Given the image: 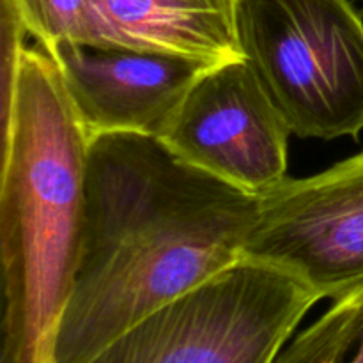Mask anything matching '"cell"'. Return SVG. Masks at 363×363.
Instances as JSON below:
<instances>
[{"label":"cell","instance_id":"8fae6325","mask_svg":"<svg viewBox=\"0 0 363 363\" xmlns=\"http://www.w3.org/2000/svg\"><path fill=\"white\" fill-rule=\"evenodd\" d=\"M30 34L14 0H0V152L7 147L13 130L14 106L20 85L21 62Z\"/></svg>","mask_w":363,"mask_h":363},{"label":"cell","instance_id":"52a82bcc","mask_svg":"<svg viewBox=\"0 0 363 363\" xmlns=\"http://www.w3.org/2000/svg\"><path fill=\"white\" fill-rule=\"evenodd\" d=\"M46 52L89 137H158L194 82L209 67L184 57L117 46L59 43Z\"/></svg>","mask_w":363,"mask_h":363},{"label":"cell","instance_id":"9c48e42d","mask_svg":"<svg viewBox=\"0 0 363 363\" xmlns=\"http://www.w3.org/2000/svg\"><path fill=\"white\" fill-rule=\"evenodd\" d=\"M273 363H363V284L333 301Z\"/></svg>","mask_w":363,"mask_h":363},{"label":"cell","instance_id":"6da1fadb","mask_svg":"<svg viewBox=\"0 0 363 363\" xmlns=\"http://www.w3.org/2000/svg\"><path fill=\"white\" fill-rule=\"evenodd\" d=\"M259 197L158 137H89L82 248L52 363H85L162 305L243 259Z\"/></svg>","mask_w":363,"mask_h":363},{"label":"cell","instance_id":"8992f818","mask_svg":"<svg viewBox=\"0 0 363 363\" xmlns=\"http://www.w3.org/2000/svg\"><path fill=\"white\" fill-rule=\"evenodd\" d=\"M289 135L240 59L202 71L158 138L190 165L261 197L287 177Z\"/></svg>","mask_w":363,"mask_h":363},{"label":"cell","instance_id":"3957f363","mask_svg":"<svg viewBox=\"0 0 363 363\" xmlns=\"http://www.w3.org/2000/svg\"><path fill=\"white\" fill-rule=\"evenodd\" d=\"M238 43L291 135L363 131V18L350 0H238Z\"/></svg>","mask_w":363,"mask_h":363},{"label":"cell","instance_id":"ba28073f","mask_svg":"<svg viewBox=\"0 0 363 363\" xmlns=\"http://www.w3.org/2000/svg\"><path fill=\"white\" fill-rule=\"evenodd\" d=\"M106 46L184 57L204 66L243 59L238 0H92Z\"/></svg>","mask_w":363,"mask_h":363},{"label":"cell","instance_id":"30bf717a","mask_svg":"<svg viewBox=\"0 0 363 363\" xmlns=\"http://www.w3.org/2000/svg\"><path fill=\"white\" fill-rule=\"evenodd\" d=\"M30 35L43 48L59 43L106 46L92 0H14Z\"/></svg>","mask_w":363,"mask_h":363},{"label":"cell","instance_id":"277c9868","mask_svg":"<svg viewBox=\"0 0 363 363\" xmlns=\"http://www.w3.org/2000/svg\"><path fill=\"white\" fill-rule=\"evenodd\" d=\"M318 301L291 273L241 259L142 318L85 363H273Z\"/></svg>","mask_w":363,"mask_h":363},{"label":"cell","instance_id":"7a4b0ae2","mask_svg":"<svg viewBox=\"0 0 363 363\" xmlns=\"http://www.w3.org/2000/svg\"><path fill=\"white\" fill-rule=\"evenodd\" d=\"M87 147L55 62L30 46L0 152V363H52L80 259Z\"/></svg>","mask_w":363,"mask_h":363},{"label":"cell","instance_id":"5b68a950","mask_svg":"<svg viewBox=\"0 0 363 363\" xmlns=\"http://www.w3.org/2000/svg\"><path fill=\"white\" fill-rule=\"evenodd\" d=\"M243 259L291 273L319 300L363 284V151L261 195Z\"/></svg>","mask_w":363,"mask_h":363}]
</instances>
